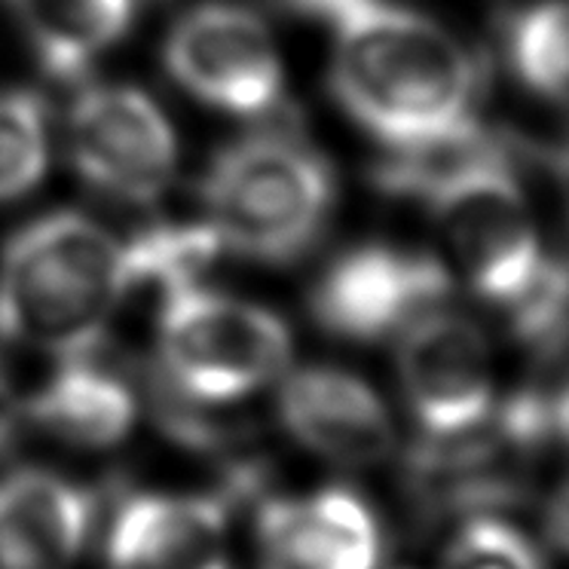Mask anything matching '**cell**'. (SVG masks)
<instances>
[{"label":"cell","mask_w":569,"mask_h":569,"mask_svg":"<svg viewBox=\"0 0 569 569\" xmlns=\"http://www.w3.org/2000/svg\"><path fill=\"white\" fill-rule=\"evenodd\" d=\"M16 420H19V401H16L13 389L7 383V377L0 373V450L13 438Z\"/></svg>","instance_id":"obj_20"},{"label":"cell","mask_w":569,"mask_h":569,"mask_svg":"<svg viewBox=\"0 0 569 569\" xmlns=\"http://www.w3.org/2000/svg\"><path fill=\"white\" fill-rule=\"evenodd\" d=\"M28 413L68 445L113 447L136 422V396L123 377L80 352L64 356L62 368L34 392Z\"/></svg>","instance_id":"obj_14"},{"label":"cell","mask_w":569,"mask_h":569,"mask_svg":"<svg viewBox=\"0 0 569 569\" xmlns=\"http://www.w3.org/2000/svg\"><path fill=\"white\" fill-rule=\"evenodd\" d=\"M160 359L172 386L199 405H227L272 383L291 359V335L258 303L197 282L166 291Z\"/></svg>","instance_id":"obj_4"},{"label":"cell","mask_w":569,"mask_h":569,"mask_svg":"<svg viewBox=\"0 0 569 569\" xmlns=\"http://www.w3.org/2000/svg\"><path fill=\"white\" fill-rule=\"evenodd\" d=\"M111 569H233L223 508L206 496L138 493L108 536Z\"/></svg>","instance_id":"obj_12"},{"label":"cell","mask_w":569,"mask_h":569,"mask_svg":"<svg viewBox=\"0 0 569 569\" xmlns=\"http://www.w3.org/2000/svg\"><path fill=\"white\" fill-rule=\"evenodd\" d=\"M166 68L190 96L239 117L267 113L282 96L270 28L233 3L190 10L169 34Z\"/></svg>","instance_id":"obj_6"},{"label":"cell","mask_w":569,"mask_h":569,"mask_svg":"<svg viewBox=\"0 0 569 569\" xmlns=\"http://www.w3.org/2000/svg\"><path fill=\"white\" fill-rule=\"evenodd\" d=\"M68 150L89 184L150 202L172 181L178 144L166 113L132 87H92L71 108Z\"/></svg>","instance_id":"obj_7"},{"label":"cell","mask_w":569,"mask_h":569,"mask_svg":"<svg viewBox=\"0 0 569 569\" xmlns=\"http://www.w3.org/2000/svg\"><path fill=\"white\" fill-rule=\"evenodd\" d=\"M26 34L50 74L71 77L120 38L132 0H13Z\"/></svg>","instance_id":"obj_15"},{"label":"cell","mask_w":569,"mask_h":569,"mask_svg":"<svg viewBox=\"0 0 569 569\" xmlns=\"http://www.w3.org/2000/svg\"><path fill=\"white\" fill-rule=\"evenodd\" d=\"M445 569H542L530 539L506 520L478 518L457 532Z\"/></svg>","instance_id":"obj_19"},{"label":"cell","mask_w":569,"mask_h":569,"mask_svg":"<svg viewBox=\"0 0 569 569\" xmlns=\"http://www.w3.org/2000/svg\"><path fill=\"white\" fill-rule=\"evenodd\" d=\"M92 499L62 475L0 478V569H71L92 527Z\"/></svg>","instance_id":"obj_13"},{"label":"cell","mask_w":569,"mask_h":569,"mask_svg":"<svg viewBox=\"0 0 569 569\" xmlns=\"http://www.w3.org/2000/svg\"><path fill=\"white\" fill-rule=\"evenodd\" d=\"M260 569H377L380 530L349 490L276 499L258 515Z\"/></svg>","instance_id":"obj_11"},{"label":"cell","mask_w":569,"mask_h":569,"mask_svg":"<svg viewBox=\"0 0 569 569\" xmlns=\"http://www.w3.org/2000/svg\"><path fill=\"white\" fill-rule=\"evenodd\" d=\"M441 260L392 246H361L335 260L312 291V316L343 340H383L445 298Z\"/></svg>","instance_id":"obj_9"},{"label":"cell","mask_w":569,"mask_h":569,"mask_svg":"<svg viewBox=\"0 0 569 569\" xmlns=\"http://www.w3.org/2000/svg\"><path fill=\"white\" fill-rule=\"evenodd\" d=\"M47 169V113L38 96L0 92V202L28 193Z\"/></svg>","instance_id":"obj_18"},{"label":"cell","mask_w":569,"mask_h":569,"mask_svg":"<svg viewBox=\"0 0 569 569\" xmlns=\"http://www.w3.org/2000/svg\"><path fill=\"white\" fill-rule=\"evenodd\" d=\"M284 3H291L295 10H303V13L325 16V19H335L337 22L340 16L352 10L361 0H284Z\"/></svg>","instance_id":"obj_21"},{"label":"cell","mask_w":569,"mask_h":569,"mask_svg":"<svg viewBox=\"0 0 569 569\" xmlns=\"http://www.w3.org/2000/svg\"><path fill=\"white\" fill-rule=\"evenodd\" d=\"M331 83L340 104L396 150L471 126L475 62L450 31L380 0L340 16Z\"/></svg>","instance_id":"obj_1"},{"label":"cell","mask_w":569,"mask_h":569,"mask_svg":"<svg viewBox=\"0 0 569 569\" xmlns=\"http://www.w3.org/2000/svg\"><path fill=\"white\" fill-rule=\"evenodd\" d=\"M335 184L328 162L282 136L236 141L206 181L209 227L221 248L267 263L298 258L322 230Z\"/></svg>","instance_id":"obj_3"},{"label":"cell","mask_w":569,"mask_h":569,"mask_svg":"<svg viewBox=\"0 0 569 569\" xmlns=\"http://www.w3.org/2000/svg\"><path fill=\"white\" fill-rule=\"evenodd\" d=\"M221 251V239L209 223H162L123 246L126 291L138 284H157L166 291L197 282Z\"/></svg>","instance_id":"obj_16"},{"label":"cell","mask_w":569,"mask_h":569,"mask_svg":"<svg viewBox=\"0 0 569 569\" xmlns=\"http://www.w3.org/2000/svg\"><path fill=\"white\" fill-rule=\"evenodd\" d=\"M279 417L295 441L340 466H373L392 453V417L371 386L337 368H303L279 392Z\"/></svg>","instance_id":"obj_10"},{"label":"cell","mask_w":569,"mask_h":569,"mask_svg":"<svg viewBox=\"0 0 569 569\" xmlns=\"http://www.w3.org/2000/svg\"><path fill=\"white\" fill-rule=\"evenodd\" d=\"M405 398L432 441L478 432L493 408V361L481 328L453 312H422L401 340Z\"/></svg>","instance_id":"obj_8"},{"label":"cell","mask_w":569,"mask_h":569,"mask_svg":"<svg viewBox=\"0 0 569 569\" xmlns=\"http://www.w3.org/2000/svg\"><path fill=\"white\" fill-rule=\"evenodd\" d=\"M123 295V246L83 214H47L3 251L0 337L62 359L92 352Z\"/></svg>","instance_id":"obj_2"},{"label":"cell","mask_w":569,"mask_h":569,"mask_svg":"<svg viewBox=\"0 0 569 569\" xmlns=\"http://www.w3.org/2000/svg\"><path fill=\"white\" fill-rule=\"evenodd\" d=\"M422 197L447 254L471 291L493 303H515L542 270L539 236L508 169L490 138L441 174Z\"/></svg>","instance_id":"obj_5"},{"label":"cell","mask_w":569,"mask_h":569,"mask_svg":"<svg viewBox=\"0 0 569 569\" xmlns=\"http://www.w3.org/2000/svg\"><path fill=\"white\" fill-rule=\"evenodd\" d=\"M508 62L527 89L545 99L567 92V7L563 0H542L511 22Z\"/></svg>","instance_id":"obj_17"}]
</instances>
